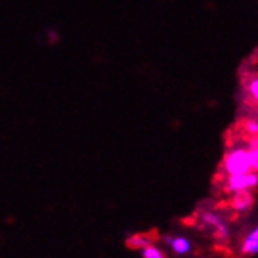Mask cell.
<instances>
[{
	"instance_id": "obj_1",
	"label": "cell",
	"mask_w": 258,
	"mask_h": 258,
	"mask_svg": "<svg viewBox=\"0 0 258 258\" xmlns=\"http://www.w3.org/2000/svg\"><path fill=\"white\" fill-rule=\"evenodd\" d=\"M224 169L229 175H232V174H246V172L253 171L249 149H242V147L232 149L224 158Z\"/></svg>"
},
{
	"instance_id": "obj_2",
	"label": "cell",
	"mask_w": 258,
	"mask_h": 258,
	"mask_svg": "<svg viewBox=\"0 0 258 258\" xmlns=\"http://www.w3.org/2000/svg\"><path fill=\"white\" fill-rule=\"evenodd\" d=\"M258 185V174L255 171L246 174H232L227 177V189L230 192L247 191Z\"/></svg>"
},
{
	"instance_id": "obj_3",
	"label": "cell",
	"mask_w": 258,
	"mask_h": 258,
	"mask_svg": "<svg viewBox=\"0 0 258 258\" xmlns=\"http://www.w3.org/2000/svg\"><path fill=\"white\" fill-rule=\"evenodd\" d=\"M253 204V196L252 192L247 191H238L233 192V199H232V207L236 211H246L247 208H250Z\"/></svg>"
},
{
	"instance_id": "obj_4",
	"label": "cell",
	"mask_w": 258,
	"mask_h": 258,
	"mask_svg": "<svg viewBox=\"0 0 258 258\" xmlns=\"http://www.w3.org/2000/svg\"><path fill=\"white\" fill-rule=\"evenodd\" d=\"M166 242H168V244L172 247V250L178 255H185L191 250V242L183 236H177V238L166 236Z\"/></svg>"
},
{
	"instance_id": "obj_5",
	"label": "cell",
	"mask_w": 258,
	"mask_h": 258,
	"mask_svg": "<svg viewBox=\"0 0 258 258\" xmlns=\"http://www.w3.org/2000/svg\"><path fill=\"white\" fill-rule=\"evenodd\" d=\"M242 252L247 255L258 253V225L249 233V236L242 242Z\"/></svg>"
},
{
	"instance_id": "obj_6",
	"label": "cell",
	"mask_w": 258,
	"mask_h": 258,
	"mask_svg": "<svg viewBox=\"0 0 258 258\" xmlns=\"http://www.w3.org/2000/svg\"><path fill=\"white\" fill-rule=\"evenodd\" d=\"M202 221H204L205 224L211 225V227H215L216 232H218V235H219L221 238H225V236H227V229L224 227L222 221H221L215 213H205V215H202Z\"/></svg>"
},
{
	"instance_id": "obj_7",
	"label": "cell",
	"mask_w": 258,
	"mask_h": 258,
	"mask_svg": "<svg viewBox=\"0 0 258 258\" xmlns=\"http://www.w3.org/2000/svg\"><path fill=\"white\" fill-rule=\"evenodd\" d=\"M127 246L130 249H146V247L152 246V239L143 233H136L127 239Z\"/></svg>"
},
{
	"instance_id": "obj_8",
	"label": "cell",
	"mask_w": 258,
	"mask_h": 258,
	"mask_svg": "<svg viewBox=\"0 0 258 258\" xmlns=\"http://www.w3.org/2000/svg\"><path fill=\"white\" fill-rule=\"evenodd\" d=\"M143 258H164V253L154 246H149L146 249H143Z\"/></svg>"
},
{
	"instance_id": "obj_9",
	"label": "cell",
	"mask_w": 258,
	"mask_h": 258,
	"mask_svg": "<svg viewBox=\"0 0 258 258\" xmlns=\"http://www.w3.org/2000/svg\"><path fill=\"white\" fill-rule=\"evenodd\" d=\"M247 89H249L250 97H252L255 102H258V77H255V79H252V80L249 82Z\"/></svg>"
},
{
	"instance_id": "obj_10",
	"label": "cell",
	"mask_w": 258,
	"mask_h": 258,
	"mask_svg": "<svg viewBox=\"0 0 258 258\" xmlns=\"http://www.w3.org/2000/svg\"><path fill=\"white\" fill-rule=\"evenodd\" d=\"M246 132L250 135V136H258V120H253V119H249L246 120Z\"/></svg>"
},
{
	"instance_id": "obj_11",
	"label": "cell",
	"mask_w": 258,
	"mask_h": 258,
	"mask_svg": "<svg viewBox=\"0 0 258 258\" xmlns=\"http://www.w3.org/2000/svg\"><path fill=\"white\" fill-rule=\"evenodd\" d=\"M250 152V161H252V169L258 172V146L256 147H247Z\"/></svg>"
}]
</instances>
